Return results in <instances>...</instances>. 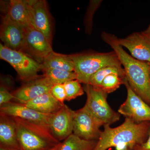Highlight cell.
Instances as JSON below:
<instances>
[{
  "label": "cell",
  "mask_w": 150,
  "mask_h": 150,
  "mask_svg": "<svg viewBox=\"0 0 150 150\" xmlns=\"http://www.w3.org/2000/svg\"><path fill=\"white\" fill-rule=\"evenodd\" d=\"M101 37L118 56L131 89L150 106V63L129 55L117 43L115 35L103 32Z\"/></svg>",
  "instance_id": "1"
},
{
  "label": "cell",
  "mask_w": 150,
  "mask_h": 150,
  "mask_svg": "<svg viewBox=\"0 0 150 150\" xmlns=\"http://www.w3.org/2000/svg\"><path fill=\"white\" fill-rule=\"evenodd\" d=\"M50 93L59 102L64 104L66 100V93L64 84H58L54 85L51 88Z\"/></svg>",
  "instance_id": "26"
},
{
  "label": "cell",
  "mask_w": 150,
  "mask_h": 150,
  "mask_svg": "<svg viewBox=\"0 0 150 150\" xmlns=\"http://www.w3.org/2000/svg\"><path fill=\"white\" fill-rule=\"evenodd\" d=\"M112 74H118L126 78L125 71L122 66H110L102 68L92 75L88 84L100 87L105 78Z\"/></svg>",
  "instance_id": "22"
},
{
  "label": "cell",
  "mask_w": 150,
  "mask_h": 150,
  "mask_svg": "<svg viewBox=\"0 0 150 150\" xmlns=\"http://www.w3.org/2000/svg\"><path fill=\"white\" fill-rule=\"evenodd\" d=\"M144 32L147 35L148 37L150 39V24L149 25V26L144 31Z\"/></svg>",
  "instance_id": "29"
},
{
  "label": "cell",
  "mask_w": 150,
  "mask_h": 150,
  "mask_svg": "<svg viewBox=\"0 0 150 150\" xmlns=\"http://www.w3.org/2000/svg\"><path fill=\"white\" fill-rule=\"evenodd\" d=\"M126 79V78L118 74H110L105 78L100 87L98 88L108 94L115 91L121 85L124 84Z\"/></svg>",
  "instance_id": "23"
},
{
  "label": "cell",
  "mask_w": 150,
  "mask_h": 150,
  "mask_svg": "<svg viewBox=\"0 0 150 150\" xmlns=\"http://www.w3.org/2000/svg\"><path fill=\"white\" fill-rule=\"evenodd\" d=\"M0 38L7 48L23 52L25 50V29L13 21L7 14L2 18Z\"/></svg>",
  "instance_id": "8"
},
{
  "label": "cell",
  "mask_w": 150,
  "mask_h": 150,
  "mask_svg": "<svg viewBox=\"0 0 150 150\" xmlns=\"http://www.w3.org/2000/svg\"><path fill=\"white\" fill-rule=\"evenodd\" d=\"M101 126L84 106L75 111L73 134L77 137L87 141H97L102 132L100 129Z\"/></svg>",
  "instance_id": "9"
},
{
  "label": "cell",
  "mask_w": 150,
  "mask_h": 150,
  "mask_svg": "<svg viewBox=\"0 0 150 150\" xmlns=\"http://www.w3.org/2000/svg\"><path fill=\"white\" fill-rule=\"evenodd\" d=\"M84 90L87 95L84 107L101 126L110 125L119 121L120 114L108 103V94L100 88L85 84Z\"/></svg>",
  "instance_id": "5"
},
{
  "label": "cell",
  "mask_w": 150,
  "mask_h": 150,
  "mask_svg": "<svg viewBox=\"0 0 150 150\" xmlns=\"http://www.w3.org/2000/svg\"><path fill=\"white\" fill-rule=\"evenodd\" d=\"M21 104L38 112L46 114L56 113L64 104L57 100L50 92L43 94L34 99Z\"/></svg>",
  "instance_id": "18"
},
{
  "label": "cell",
  "mask_w": 150,
  "mask_h": 150,
  "mask_svg": "<svg viewBox=\"0 0 150 150\" xmlns=\"http://www.w3.org/2000/svg\"><path fill=\"white\" fill-rule=\"evenodd\" d=\"M54 85L44 76L27 81L12 93L17 103H23L49 92Z\"/></svg>",
  "instance_id": "14"
},
{
  "label": "cell",
  "mask_w": 150,
  "mask_h": 150,
  "mask_svg": "<svg viewBox=\"0 0 150 150\" xmlns=\"http://www.w3.org/2000/svg\"><path fill=\"white\" fill-rule=\"evenodd\" d=\"M16 128L21 150H48L60 143L47 126L21 118L11 117Z\"/></svg>",
  "instance_id": "3"
},
{
  "label": "cell",
  "mask_w": 150,
  "mask_h": 150,
  "mask_svg": "<svg viewBox=\"0 0 150 150\" xmlns=\"http://www.w3.org/2000/svg\"><path fill=\"white\" fill-rule=\"evenodd\" d=\"M132 150H150V131L146 141L140 144L136 145Z\"/></svg>",
  "instance_id": "28"
},
{
  "label": "cell",
  "mask_w": 150,
  "mask_h": 150,
  "mask_svg": "<svg viewBox=\"0 0 150 150\" xmlns=\"http://www.w3.org/2000/svg\"><path fill=\"white\" fill-rule=\"evenodd\" d=\"M66 93V100L70 101L81 96L84 93V90L81 83L77 79L69 81L64 84Z\"/></svg>",
  "instance_id": "24"
},
{
  "label": "cell",
  "mask_w": 150,
  "mask_h": 150,
  "mask_svg": "<svg viewBox=\"0 0 150 150\" xmlns=\"http://www.w3.org/2000/svg\"><path fill=\"white\" fill-rule=\"evenodd\" d=\"M116 41L127 48L131 56L139 61L150 63V39L144 32H134L125 38L116 37Z\"/></svg>",
  "instance_id": "12"
},
{
  "label": "cell",
  "mask_w": 150,
  "mask_h": 150,
  "mask_svg": "<svg viewBox=\"0 0 150 150\" xmlns=\"http://www.w3.org/2000/svg\"><path fill=\"white\" fill-rule=\"evenodd\" d=\"M150 131V122L137 123L125 118L124 122L118 127L104 126L93 150H107L111 147L116 150H132L136 145L146 141Z\"/></svg>",
  "instance_id": "2"
},
{
  "label": "cell",
  "mask_w": 150,
  "mask_h": 150,
  "mask_svg": "<svg viewBox=\"0 0 150 150\" xmlns=\"http://www.w3.org/2000/svg\"><path fill=\"white\" fill-rule=\"evenodd\" d=\"M127 98L118 109V112L137 123L150 122V106L131 89L126 79Z\"/></svg>",
  "instance_id": "7"
},
{
  "label": "cell",
  "mask_w": 150,
  "mask_h": 150,
  "mask_svg": "<svg viewBox=\"0 0 150 150\" xmlns=\"http://www.w3.org/2000/svg\"><path fill=\"white\" fill-rule=\"evenodd\" d=\"M32 6L35 29L43 33L52 43V25L46 1L32 0Z\"/></svg>",
  "instance_id": "16"
},
{
  "label": "cell",
  "mask_w": 150,
  "mask_h": 150,
  "mask_svg": "<svg viewBox=\"0 0 150 150\" xmlns=\"http://www.w3.org/2000/svg\"><path fill=\"white\" fill-rule=\"evenodd\" d=\"M75 112L64 104L51 117L49 129L54 137L60 142L73 134Z\"/></svg>",
  "instance_id": "11"
},
{
  "label": "cell",
  "mask_w": 150,
  "mask_h": 150,
  "mask_svg": "<svg viewBox=\"0 0 150 150\" xmlns=\"http://www.w3.org/2000/svg\"><path fill=\"white\" fill-rule=\"evenodd\" d=\"M131 150L129 149H124V150Z\"/></svg>",
  "instance_id": "32"
},
{
  "label": "cell",
  "mask_w": 150,
  "mask_h": 150,
  "mask_svg": "<svg viewBox=\"0 0 150 150\" xmlns=\"http://www.w3.org/2000/svg\"><path fill=\"white\" fill-rule=\"evenodd\" d=\"M0 146L21 150L17 135L15 123L10 116L1 114Z\"/></svg>",
  "instance_id": "17"
},
{
  "label": "cell",
  "mask_w": 150,
  "mask_h": 150,
  "mask_svg": "<svg viewBox=\"0 0 150 150\" xmlns=\"http://www.w3.org/2000/svg\"><path fill=\"white\" fill-rule=\"evenodd\" d=\"M61 145H62V142H60V143L56 145V146H55L54 147L51 148V149L48 150H60Z\"/></svg>",
  "instance_id": "30"
},
{
  "label": "cell",
  "mask_w": 150,
  "mask_h": 150,
  "mask_svg": "<svg viewBox=\"0 0 150 150\" xmlns=\"http://www.w3.org/2000/svg\"><path fill=\"white\" fill-rule=\"evenodd\" d=\"M71 56L74 62L76 79L84 84H88L92 75L102 68L110 66H122L114 51L106 53H81Z\"/></svg>",
  "instance_id": "4"
},
{
  "label": "cell",
  "mask_w": 150,
  "mask_h": 150,
  "mask_svg": "<svg viewBox=\"0 0 150 150\" xmlns=\"http://www.w3.org/2000/svg\"><path fill=\"white\" fill-rule=\"evenodd\" d=\"M32 2V0L9 1L7 7L6 14H7L13 21L25 28H35Z\"/></svg>",
  "instance_id": "15"
},
{
  "label": "cell",
  "mask_w": 150,
  "mask_h": 150,
  "mask_svg": "<svg viewBox=\"0 0 150 150\" xmlns=\"http://www.w3.org/2000/svg\"><path fill=\"white\" fill-rule=\"evenodd\" d=\"M43 70L52 69L68 71H74V62L71 55L58 54L54 51L43 59Z\"/></svg>",
  "instance_id": "19"
},
{
  "label": "cell",
  "mask_w": 150,
  "mask_h": 150,
  "mask_svg": "<svg viewBox=\"0 0 150 150\" xmlns=\"http://www.w3.org/2000/svg\"><path fill=\"white\" fill-rule=\"evenodd\" d=\"M44 76L53 85L64 84L69 81L76 80L77 76L74 71L63 70L46 69L43 70Z\"/></svg>",
  "instance_id": "21"
},
{
  "label": "cell",
  "mask_w": 150,
  "mask_h": 150,
  "mask_svg": "<svg viewBox=\"0 0 150 150\" xmlns=\"http://www.w3.org/2000/svg\"><path fill=\"white\" fill-rule=\"evenodd\" d=\"M25 29V51H27L35 57L37 62H42L43 59L53 51L52 43L43 33L35 28L26 27Z\"/></svg>",
  "instance_id": "13"
},
{
  "label": "cell",
  "mask_w": 150,
  "mask_h": 150,
  "mask_svg": "<svg viewBox=\"0 0 150 150\" xmlns=\"http://www.w3.org/2000/svg\"><path fill=\"white\" fill-rule=\"evenodd\" d=\"M12 99H14L13 94L9 92L5 88L1 86L0 89V106L11 102Z\"/></svg>",
  "instance_id": "27"
},
{
  "label": "cell",
  "mask_w": 150,
  "mask_h": 150,
  "mask_svg": "<svg viewBox=\"0 0 150 150\" xmlns=\"http://www.w3.org/2000/svg\"><path fill=\"white\" fill-rule=\"evenodd\" d=\"M97 142L83 139L73 134L62 142L60 150H93Z\"/></svg>",
  "instance_id": "20"
},
{
  "label": "cell",
  "mask_w": 150,
  "mask_h": 150,
  "mask_svg": "<svg viewBox=\"0 0 150 150\" xmlns=\"http://www.w3.org/2000/svg\"><path fill=\"white\" fill-rule=\"evenodd\" d=\"M102 1H91L90 2L84 21L86 32L88 33L91 32L93 26V18L94 14L100 6Z\"/></svg>",
  "instance_id": "25"
},
{
  "label": "cell",
  "mask_w": 150,
  "mask_h": 150,
  "mask_svg": "<svg viewBox=\"0 0 150 150\" xmlns=\"http://www.w3.org/2000/svg\"><path fill=\"white\" fill-rule=\"evenodd\" d=\"M0 58L13 67L22 80L26 82L38 77V73L43 70L42 64L24 52L10 49L1 43Z\"/></svg>",
  "instance_id": "6"
},
{
  "label": "cell",
  "mask_w": 150,
  "mask_h": 150,
  "mask_svg": "<svg viewBox=\"0 0 150 150\" xmlns=\"http://www.w3.org/2000/svg\"><path fill=\"white\" fill-rule=\"evenodd\" d=\"M0 106L1 114L39 123L49 128V123L53 114L38 112L18 103L9 102Z\"/></svg>",
  "instance_id": "10"
},
{
  "label": "cell",
  "mask_w": 150,
  "mask_h": 150,
  "mask_svg": "<svg viewBox=\"0 0 150 150\" xmlns=\"http://www.w3.org/2000/svg\"><path fill=\"white\" fill-rule=\"evenodd\" d=\"M0 150H14L13 149H8L6 147H4L3 146H0Z\"/></svg>",
  "instance_id": "31"
}]
</instances>
